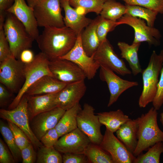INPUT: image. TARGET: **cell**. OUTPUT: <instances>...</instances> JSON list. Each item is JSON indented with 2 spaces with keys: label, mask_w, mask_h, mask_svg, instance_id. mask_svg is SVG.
Returning a JSON list of instances; mask_svg holds the SVG:
<instances>
[{
  "label": "cell",
  "mask_w": 163,
  "mask_h": 163,
  "mask_svg": "<svg viewBox=\"0 0 163 163\" xmlns=\"http://www.w3.org/2000/svg\"><path fill=\"white\" fill-rule=\"evenodd\" d=\"M77 37L74 31L65 26L49 27L44 28L36 40L41 52L52 60L68 53L74 46Z\"/></svg>",
  "instance_id": "cell-1"
},
{
  "label": "cell",
  "mask_w": 163,
  "mask_h": 163,
  "mask_svg": "<svg viewBox=\"0 0 163 163\" xmlns=\"http://www.w3.org/2000/svg\"><path fill=\"white\" fill-rule=\"evenodd\" d=\"M157 110L152 107L147 113L137 118L138 142L133 154L136 157L156 143L163 142V131L158 126Z\"/></svg>",
  "instance_id": "cell-2"
},
{
  "label": "cell",
  "mask_w": 163,
  "mask_h": 163,
  "mask_svg": "<svg viewBox=\"0 0 163 163\" xmlns=\"http://www.w3.org/2000/svg\"><path fill=\"white\" fill-rule=\"evenodd\" d=\"M3 30L12 54L16 59H19L23 50L32 47L34 40L28 34L23 24L15 16L7 12Z\"/></svg>",
  "instance_id": "cell-3"
},
{
  "label": "cell",
  "mask_w": 163,
  "mask_h": 163,
  "mask_svg": "<svg viewBox=\"0 0 163 163\" xmlns=\"http://www.w3.org/2000/svg\"><path fill=\"white\" fill-rule=\"evenodd\" d=\"M163 63L161 56L153 51L147 67L142 72L143 89L138 102L141 108L145 107L153 101L156 94L158 77Z\"/></svg>",
  "instance_id": "cell-4"
},
{
  "label": "cell",
  "mask_w": 163,
  "mask_h": 163,
  "mask_svg": "<svg viewBox=\"0 0 163 163\" xmlns=\"http://www.w3.org/2000/svg\"><path fill=\"white\" fill-rule=\"evenodd\" d=\"M27 98L24 94L17 106L11 110L0 109L1 118L10 122L20 129L27 136L36 150L43 145L32 131L30 126L27 107Z\"/></svg>",
  "instance_id": "cell-5"
},
{
  "label": "cell",
  "mask_w": 163,
  "mask_h": 163,
  "mask_svg": "<svg viewBox=\"0 0 163 163\" xmlns=\"http://www.w3.org/2000/svg\"><path fill=\"white\" fill-rule=\"evenodd\" d=\"M49 61L47 57L40 52L35 55L32 62L25 64V82L17 95L8 106V110L16 107L27 89L41 78L46 75L53 77L49 67Z\"/></svg>",
  "instance_id": "cell-6"
},
{
  "label": "cell",
  "mask_w": 163,
  "mask_h": 163,
  "mask_svg": "<svg viewBox=\"0 0 163 163\" xmlns=\"http://www.w3.org/2000/svg\"><path fill=\"white\" fill-rule=\"evenodd\" d=\"M25 64L13 56L0 62V82L12 93L18 94L25 81Z\"/></svg>",
  "instance_id": "cell-7"
},
{
  "label": "cell",
  "mask_w": 163,
  "mask_h": 163,
  "mask_svg": "<svg viewBox=\"0 0 163 163\" xmlns=\"http://www.w3.org/2000/svg\"><path fill=\"white\" fill-rule=\"evenodd\" d=\"M61 6L60 0H43L36 5L33 9L38 27L65 26Z\"/></svg>",
  "instance_id": "cell-8"
},
{
  "label": "cell",
  "mask_w": 163,
  "mask_h": 163,
  "mask_svg": "<svg viewBox=\"0 0 163 163\" xmlns=\"http://www.w3.org/2000/svg\"><path fill=\"white\" fill-rule=\"evenodd\" d=\"M95 109L91 105L85 103L77 116V127L89 138L91 142L99 145L104 136L101 132V123Z\"/></svg>",
  "instance_id": "cell-9"
},
{
  "label": "cell",
  "mask_w": 163,
  "mask_h": 163,
  "mask_svg": "<svg viewBox=\"0 0 163 163\" xmlns=\"http://www.w3.org/2000/svg\"><path fill=\"white\" fill-rule=\"evenodd\" d=\"M118 25L126 24L132 27L134 31L133 42H147L150 45H159L161 35L157 29L149 26L143 19L125 14L117 21Z\"/></svg>",
  "instance_id": "cell-10"
},
{
  "label": "cell",
  "mask_w": 163,
  "mask_h": 163,
  "mask_svg": "<svg viewBox=\"0 0 163 163\" xmlns=\"http://www.w3.org/2000/svg\"><path fill=\"white\" fill-rule=\"evenodd\" d=\"M94 58L100 66H106L118 74L124 76L132 73L124 61L115 53L107 39L101 42L94 54Z\"/></svg>",
  "instance_id": "cell-11"
},
{
  "label": "cell",
  "mask_w": 163,
  "mask_h": 163,
  "mask_svg": "<svg viewBox=\"0 0 163 163\" xmlns=\"http://www.w3.org/2000/svg\"><path fill=\"white\" fill-rule=\"evenodd\" d=\"M81 35V34L78 35L75 43L72 49L60 58L75 63L84 72L86 78L91 80L95 77L100 66L94 59V54L89 56L85 53L82 45Z\"/></svg>",
  "instance_id": "cell-12"
},
{
  "label": "cell",
  "mask_w": 163,
  "mask_h": 163,
  "mask_svg": "<svg viewBox=\"0 0 163 163\" xmlns=\"http://www.w3.org/2000/svg\"><path fill=\"white\" fill-rule=\"evenodd\" d=\"M49 67L54 77L66 83L85 80L86 78L84 72L76 64L66 59L50 60Z\"/></svg>",
  "instance_id": "cell-13"
},
{
  "label": "cell",
  "mask_w": 163,
  "mask_h": 163,
  "mask_svg": "<svg viewBox=\"0 0 163 163\" xmlns=\"http://www.w3.org/2000/svg\"><path fill=\"white\" fill-rule=\"evenodd\" d=\"M99 146L109 154L114 163H133L136 157L113 133L106 128Z\"/></svg>",
  "instance_id": "cell-14"
},
{
  "label": "cell",
  "mask_w": 163,
  "mask_h": 163,
  "mask_svg": "<svg viewBox=\"0 0 163 163\" xmlns=\"http://www.w3.org/2000/svg\"><path fill=\"white\" fill-rule=\"evenodd\" d=\"M100 68V79L106 82L110 93L108 107L115 102L121 94L126 90L138 85L137 82L130 81L121 78L113 71L106 66H101Z\"/></svg>",
  "instance_id": "cell-15"
},
{
  "label": "cell",
  "mask_w": 163,
  "mask_h": 163,
  "mask_svg": "<svg viewBox=\"0 0 163 163\" xmlns=\"http://www.w3.org/2000/svg\"><path fill=\"white\" fill-rule=\"evenodd\" d=\"M6 12L14 15L23 24L33 39L37 40L40 34L34 9L28 5L25 0H14Z\"/></svg>",
  "instance_id": "cell-16"
},
{
  "label": "cell",
  "mask_w": 163,
  "mask_h": 163,
  "mask_svg": "<svg viewBox=\"0 0 163 163\" xmlns=\"http://www.w3.org/2000/svg\"><path fill=\"white\" fill-rule=\"evenodd\" d=\"M65 111L57 107L37 115L30 121L32 131L40 141L48 130L55 127Z\"/></svg>",
  "instance_id": "cell-17"
},
{
  "label": "cell",
  "mask_w": 163,
  "mask_h": 163,
  "mask_svg": "<svg viewBox=\"0 0 163 163\" xmlns=\"http://www.w3.org/2000/svg\"><path fill=\"white\" fill-rule=\"evenodd\" d=\"M91 142L78 127L61 137L54 147L62 153H83Z\"/></svg>",
  "instance_id": "cell-18"
},
{
  "label": "cell",
  "mask_w": 163,
  "mask_h": 163,
  "mask_svg": "<svg viewBox=\"0 0 163 163\" xmlns=\"http://www.w3.org/2000/svg\"><path fill=\"white\" fill-rule=\"evenodd\" d=\"M84 80L67 83L58 92L57 98L58 107L66 110L79 103L87 90Z\"/></svg>",
  "instance_id": "cell-19"
},
{
  "label": "cell",
  "mask_w": 163,
  "mask_h": 163,
  "mask_svg": "<svg viewBox=\"0 0 163 163\" xmlns=\"http://www.w3.org/2000/svg\"><path fill=\"white\" fill-rule=\"evenodd\" d=\"M58 93L35 95L26 94L30 122L37 115L58 107Z\"/></svg>",
  "instance_id": "cell-20"
},
{
  "label": "cell",
  "mask_w": 163,
  "mask_h": 163,
  "mask_svg": "<svg viewBox=\"0 0 163 163\" xmlns=\"http://www.w3.org/2000/svg\"><path fill=\"white\" fill-rule=\"evenodd\" d=\"M60 1L65 12L63 20L65 26L72 29L77 35L81 34L83 29L90 24L92 20L78 13L71 7L69 0Z\"/></svg>",
  "instance_id": "cell-21"
},
{
  "label": "cell",
  "mask_w": 163,
  "mask_h": 163,
  "mask_svg": "<svg viewBox=\"0 0 163 163\" xmlns=\"http://www.w3.org/2000/svg\"><path fill=\"white\" fill-rule=\"evenodd\" d=\"M67 84L52 76L46 75L32 85L25 94L35 95L56 93L61 91Z\"/></svg>",
  "instance_id": "cell-22"
},
{
  "label": "cell",
  "mask_w": 163,
  "mask_h": 163,
  "mask_svg": "<svg viewBox=\"0 0 163 163\" xmlns=\"http://www.w3.org/2000/svg\"><path fill=\"white\" fill-rule=\"evenodd\" d=\"M138 125L137 118L123 124L116 132L117 138L133 154L137 146Z\"/></svg>",
  "instance_id": "cell-23"
},
{
  "label": "cell",
  "mask_w": 163,
  "mask_h": 163,
  "mask_svg": "<svg viewBox=\"0 0 163 163\" xmlns=\"http://www.w3.org/2000/svg\"><path fill=\"white\" fill-rule=\"evenodd\" d=\"M100 16L95 18L81 34V39L83 48L89 56L93 55L98 49L101 42L99 40L96 28Z\"/></svg>",
  "instance_id": "cell-24"
},
{
  "label": "cell",
  "mask_w": 163,
  "mask_h": 163,
  "mask_svg": "<svg viewBox=\"0 0 163 163\" xmlns=\"http://www.w3.org/2000/svg\"><path fill=\"white\" fill-rule=\"evenodd\" d=\"M140 44V43L133 42L132 44L129 45L123 42H119L117 43L121 58L128 62L134 75H136L142 71L138 54Z\"/></svg>",
  "instance_id": "cell-25"
},
{
  "label": "cell",
  "mask_w": 163,
  "mask_h": 163,
  "mask_svg": "<svg viewBox=\"0 0 163 163\" xmlns=\"http://www.w3.org/2000/svg\"><path fill=\"white\" fill-rule=\"evenodd\" d=\"M82 109L79 103L66 110L55 127L59 137L77 128V116Z\"/></svg>",
  "instance_id": "cell-26"
},
{
  "label": "cell",
  "mask_w": 163,
  "mask_h": 163,
  "mask_svg": "<svg viewBox=\"0 0 163 163\" xmlns=\"http://www.w3.org/2000/svg\"><path fill=\"white\" fill-rule=\"evenodd\" d=\"M101 123L114 133L130 119L120 109L104 112L97 114Z\"/></svg>",
  "instance_id": "cell-27"
},
{
  "label": "cell",
  "mask_w": 163,
  "mask_h": 163,
  "mask_svg": "<svg viewBox=\"0 0 163 163\" xmlns=\"http://www.w3.org/2000/svg\"><path fill=\"white\" fill-rule=\"evenodd\" d=\"M126 7L115 0H107L104 3L100 16L105 18L117 21L126 14Z\"/></svg>",
  "instance_id": "cell-28"
},
{
  "label": "cell",
  "mask_w": 163,
  "mask_h": 163,
  "mask_svg": "<svg viewBox=\"0 0 163 163\" xmlns=\"http://www.w3.org/2000/svg\"><path fill=\"white\" fill-rule=\"evenodd\" d=\"M126 7V14L145 21L148 25L154 27L158 13L153 10L143 7L129 5L125 4Z\"/></svg>",
  "instance_id": "cell-29"
},
{
  "label": "cell",
  "mask_w": 163,
  "mask_h": 163,
  "mask_svg": "<svg viewBox=\"0 0 163 163\" xmlns=\"http://www.w3.org/2000/svg\"><path fill=\"white\" fill-rule=\"evenodd\" d=\"M84 153L90 162L92 163H114L110 155L101 148L99 145L91 142Z\"/></svg>",
  "instance_id": "cell-30"
},
{
  "label": "cell",
  "mask_w": 163,
  "mask_h": 163,
  "mask_svg": "<svg viewBox=\"0 0 163 163\" xmlns=\"http://www.w3.org/2000/svg\"><path fill=\"white\" fill-rule=\"evenodd\" d=\"M0 131L10 151L15 162L22 160L21 150L17 146L13 135L8 123L0 121Z\"/></svg>",
  "instance_id": "cell-31"
},
{
  "label": "cell",
  "mask_w": 163,
  "mask_h": 163,
  "mask_svg": "<svg viewBox=\"0 0 163 163\" xmlns=\"http://www.w3.org/2000/svg\"><path fill=\"white\" fill-rule=\"evenodd\" d=\"M37 163H62V156L54 146L47 147L44 145L40 148L37 153Z\"/></svg>",
  "instance_id": "cell-32"
},
{
  "label": "cell",
  "mask_w": 163,
  "mask_h": 163,
  "mask_svg": "<svg viewBox=\"0 0 163 163\" xmlns=\"http://www.w3.org/2000/svg\"><path fill=\"white\" fill-rule=\"evenodd\" d=\"M163 153V142L156 143L150 147L146 152L136 157L133 163H159L161 155Z\"/></svg>",
  "instance_id": "cell-33"
},
{
  "label": "cell",
  "mask_w": 163,
  "mask_h": 163,
  "mask_svg": "<svg viewBox=\"0 0 163 163\" xmlns=\"http://www.w3.org/2000/svg\"><path fill=\"white\" fill-rule=\"evenodd\" d=\"M107 0H69L70 5L75 8L80 7L84 10V14L94 12L100 14Z\"/></svg>",
  "instance_id": "cell-34"
},
{
  "label": "cell",
  "mask_w": 163,
  "mask_h": 163,
  "mask_svg": "<svg viewBox=\"0 0 163 163\" xmlns=\"http://www.w3.org/2000/svg\"><path fill=\"white\" fill-rule=\"evenodd\" d=\"M117 21H112L101 17L100 18L96 28L97 34L101 42L107 38V34L117 26Z\"/></svg>",
  "instance_id": "cell-35"
},
{
  "label": "cell",
  "mask_w": 163,
  "mask_h": 163,
  "mask_svg": "<svg viewBox=\"0 0 163 163\" xmlns=\"http://www.w3.org/2000/svg\"><path fill=\"white\" fill-rule=\"evenodd\" d=\"M129 5L139 6L163 14V0H122Z\"/></svg>",
  "instance_id": "cell-36"
},
{
  "label": "cell",
  "mask_w": 163,
  "mask_h": 163,
  "mask_svg": "<svg viewBox=\"0 0 163 163\" xmlns=\"http://www.w3.org/2000/svg\"><path fill=\"white\" fill-rule=\"evenodd\" d=\"M7 122L13 134L16 143L21 150L31 143L27 135L20 129L14 123Z\"/></svg>",
  "instance_id": "cell-37"
},
{
  "label": "cell",
  "mask_w": 163,
  "mask_h": 163,
  "mask_svg": "<svg viewBox=\"0 0 163 163\" xmlns=\"http://www.w3.org/2000/svg\"><path fill=\"white\" fill-rule=\"evenodd\" d=\"M13 56L3 28H0V62Z\"/></svg>",
  "instance_id": "cell-38"
},
{
  "label": "cell",
  "mask_w": 163,
  "mask_h": 163,
  "mask_svg": "<svg viewBox=\"0 0 163 163\" xmlns=\"http://www.w3.org/2000/svg\"><path fill=\"white\" fill-rule=\"evenodd\" d=\"M152 103L153 107L157 110L160 109L163 104V63L157 85L156 94Z\"/></svg>",
  "instance_id": "cell-39"
},
{
  "label": "cell",
  "mask_w": 163,
  "mask_h": 163,
  "mask_svg": "<svg viewBox=\"0 0 163 163\" xmlns=\"http://www.w3.org/2000/svg\"><path fill=\"white\" fill-rule=\"evenodd\" d=\"M63 163H87L89 161L84 153H64L62 156Z\"/></svg>",
  "instance_id": "cell-40"
},
{
  "label": "cell",
  "mask_w": 163,
  "mask_h": 163,
  "mask_svg": "<svg viewBox=\"0 0 163 163\" xmlns=\"http://www.w3.org/2000/svg\"><path fill=\"white\" fill-rule=\"evenodd\" d=\"M59 135L55 128L48 130L42 137L40 141L45 146L53 147L57 142Z\"/></svg>",
  "instance_id": "cell-41"
},
{
  "label": "cell",
  "mask_w": 163,
  "mask_h": 163,
  "mask_svg": "<svg viewBox=\"0 0 163 163\" xmlns=\"http://www.w3.org/2000/svg\"><path fill=\"white\" fill-rule=\"evenodd\" d=\"M34 146L31 143L21 150L22 163L36 162L37 153Z\"/></svg>",
  "instance_id": "cell-42"
},
{
  "label": "cell",
  "mask_w": 163,
  "mask_h": 163,
  "mask_svg": "<svg viewBox=\"0 0 163 163\" xmlns=\"http://www.w3.org/2000/svg\"><path fill=\"white\" fill-rule=\"evenodd\" d=\"M0 139V163H14V157L8 147Z\"/></svg>",
  "instance_id": "cell-43"
},
{
  "label": "cell",
  "mask_w": 163,
  "mask_h": 163,
  "mask_svg": "<svg viewBox=\"0 0 163 163\" xmlns=\"http://www.w3.org/2000/svg\"><path fill=\"white\" fill-rule=\"evenodd\" d=\"M12 92L10 91L4 85L0 84V106L3 107L7 105L12 96Z\"/></svg>",
  "instance_id": "cell-44"
},
{
  "label": "cell",
  "mask_w": 163,
  "mask_h": 163,
  "mask_svg": "<svg viewBox=\"0 0 163 163\" xmlns=\"http://www.w3.org/2000/svg\"><path fill=\"white\" fill-rule=\"evenodd\" d=\"M35 56L33 52L30 49L23 50L21 53L19 59L23 63L28 64L34 60Z\"/></svg>",
  "instance_id": "cell-45"
},
{
  "label": "cell",
  "mask_w": 163,
  "mask_h": 163,
  "mask_svg": "<svg viewBox=\"0 0 163 163\" xmlns=\"http://www.w3.org/2000/svg\"><path fill=\"white\" fill-rule=\"evenodd\" d=\"M14 0H0V13H5L13 4Z\"/></svg>",
  "instance_id": "cell-46"
},
{
  "label": "cell",
  "mask_w": 163,
  "mask_h": 163,
  "mask_svg": "<svg viewBox=\"0 0 163 163\" xmlns=\"http://www.w3.org/2000/svg\"><path fill=\"white\" fill-rule=\"evenodd\" d=\"M43 0H26L28 5L33 8Z\"/></svg>",
  "instance_id": "cell-47"
},
{
  "label": "cell",
  "mask_w": 163,
  "mask_h": 163,
  "mask_svg": "<svg viewBox=\"0 0 163 163\" xmlns=\"http://www.w3.org/2000/svg\"><path fill=\"white\" fill-rule=\"evenodd\" d=\"M160 121L163 126V111L160 115Z\"/></svg>",
  "instance_id": "cell-48"
},
{
  "label": "cell",
  "mask_w": 163,
  "mask_h": 163,
  "mask_svg": "<svg viewBox=\"0 0 163 163\" xmlns=\"http://www.w3.org/2000/svg\"><path fill=\"white\" fill-rule=\"evenodd\" d=\"M159 54L161 56L162 59H163V50L161 51Z\"/></svg>",
  "instance_id": "cell-49"
}]
</instances>
